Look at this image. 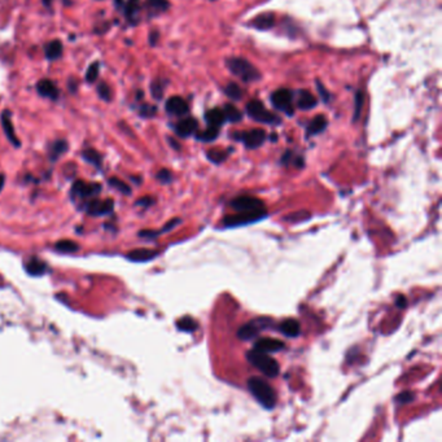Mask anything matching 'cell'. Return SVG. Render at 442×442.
Wrapping results in <instances>:
<instances>
[{"instance_id":"6da1fadb","label":"cell","mask_w":442,"mask_h":442,"mask_svg":"<svg viewBox=\"0 0 442 442\" xmlns=\"http://www.w3.org/2000/svg\"><path fill=\"white\" fill-rule=\"evenodd\" d=\"M247 384L253 397L256 398L262 406L268 410L274 409L277 405V394H275L272 386L266 380L261 379V377H250Z\"/></svg>"},{"instance_id":"7a4b0ae2","label":"cell","mask_w":442,"mask_h":442,"mask_svg":"<svg viewBox=\"0 0 442 442\" xmlns=\"http://www.w3.org/2000/svg\"><path fill=\"white\" fill-rule=\"evenodd\" d=\"M247 359L250 364L258 368L263 375H266L270 379H274L279 375L280 366L274 358H271L267 353L259 352V350L252 349L247 352Z\"/></svg>"},{"instance_id":"3957f363","label":"cell","mask_w":442,"mask_h":442,"mask_svg":"<svg viewBox=\"0 0 442 442\" xmlns=\"http://www.w3.org/2000/svg\"><path fill=\"white\" fill-rule=\"evenodd\" d=\"M227 68L234 75L243 79L244 82H254L259 79V72L257 68H254L248 60L243 58H231L226 61Z\"/></svg>"},{"instance_id":"277c9868","label":"cell","mask_w":442,"mask_h":442,"mask_svg":"<svg viewBox=\"0 0 442 442\" xmlns=\"http://www.w3.org/2000/svg\"><path fill=\"white\" fill-rule=\"evenodd\" d=\"M267 215L265 209H259V210L254 211H239V214H234V215H229L223 219V226L225 227H238V226H247L250 223L258 222L262 218H265Z\"/></svg>"},{"instance_id":"5b68a950","label":"cell","mask_w":442,"mask_h":442,"mask_svg":"<svg viewBox=\"0 0 442 442\" xmlns=\"http://www.w3.org/2000/svg\"><path fill=\"white\" fill-rule=\"evenodd\" d=\"M247 113L252 120L261 122V124L275 125L280 122V118L272 115L271 112H268L259 100H252V101L248 102Z\"/></svg>"},{"instance_id":"8992f818","label":"cell","mask_w":442,"mask_h":442,"mask_svg":"<svg viewBox=\"0 0 442 442\" xmlns=\"http://www.w3.org/2000/svg\"><path fill=\"white\" fill-rule=\"evenodd\" d=\"M293 93L291 90H287V88H280V90L275 91L272 95H271V102L272 105L278 109V111H282L284 113H287L288 116L293 115Z\"/></svg>"},{"instance_id":"52a82bcc","label":"cell","mask_w":442,"mask_h":442,"mask_svg":"<svg viewBox=\"0 0 442 442\" xmlns=\"http://www.w3.org/2000/svg\"><path fill=\"white\" fill-rule=\"evenodd\" d=\"M234 138L239 139L245 144V147L250 148H258L261 147L266 140V133L262 129H253L250 131H244V133L235 134Z\"/></svg>"},{"instance_id":"ba28073f","label":"cell","mask_w":442,"mask_h":442,"mask_svg":"<svg viewBox=\"0 0 442 442\" xmlns=\"http://www.w3.org/2000/svg\"><path fill=\"white\" fill-rule=\"evenodd\" d=\"M231 208L236 211H254L265 209V205L262 200L253 196H239L231 201Z\"/></svg>"},{"instance_id":"9c48e42d","label":"cell","mask_w":442,"mask_h":442,"mask_svg":"<svg viewBox=\"0 0 442 442\" xmlns=\"http://www.w3.org/2000/svg\"><path fill=\"white\" fill-rule=\"evenodd\" d=\"M268 320L270 319L261 318L258 320H253V322L241 325L240 329L238 331V337L241 339V340H252V339H256L259 332H261V329H263L266 327Z\"/></svg>"},{"instance_id":"30bf717a","label":"cell","mask_w":442,"mask_h":442,"mask_svg":"<svg viewBox=\"0 0 442 442\" xmlns=\"http://www.w3.org/2000/svg\"><path fill=\"white\" fill-rule=\"evenodd\" d=\"M101 186L99 183H86V182L77 181L72 187V195L79 199H90L99 195Z\"/></svg>"},{"instance_id":"8fae6325","label":"cell","mask_w":442,"mask_h":442,"mask_svg":"<svg viewBox=\"0 0 442 442\" xmlns=\"http://www.w3.org/2000/svg\"><path fill=\"white\" fill-rule=\"evenodd\" d=\"M115 209V201L112 199L106 200H92L86 206V211L91 215H104L109 214Z\"/></svg>"},{"instance_id":"7c38bea8","label":"cell","mask_w":442,"mask_h":442,"mask_svg":"<svg viewBox=\"0 0 442 442\" xmlns=\"http://www.w3.org/2000/svg\"><path fill=\"white\" fill-rule=\"evenodd\" d=\"M284 343L277 339H271V337H266V339H259L254 343L253 345V349L259 350V352L263 353H277L280 350L284 349Z\"/></svg>"},{"instance_id":"4fadbf2b","label":"cell","mask_w":442,"mask_h":442,"mask_svg":"<svg viewBox=\"0 0 442 442\" xmlns=\"http://www.w3.org/2000/svg\"><path fill=\"white\" fill-rule=\"evenodd\" d=\"M188 111H190L188 104L182 97L173 96L166 101V112H168L169 115L181 117V116H186L188 113Z\"/></svg>"},{"instance_id":"5bb4252c","label":"cell","mask_w":442,"mask_h":442,"mask_svg":"<svg viewBox=\"0 0 442 442\" xmlns=\"http://www.w3.org/2000/svg\"><path fill=\"white\" fill-rule=\"evenodd\" d=\"M0 121H2V126H3L4 133H6V135H7V138H8L9 142L12 143L15 147H20V145H21V142L18 140L17 135H16V133H15V127H13L12 120H11V112L4 111L3 113H2Z\"/></svg>"},{"instance_id":"9a60e30c","label":"cell","mask_w":442,"mask_h":442,"mask_svg":"<svg viewBox=\"0 0 442 442\" xmlns=\"http://www.w3.org/2000/svg\"><path fill=\"white\" fill-rule=\"evenodd\" d=\"M250 26L256 27L258 30H268L275 25V15L271 12L262 13L250 21Z\"/></svg>"},{"instance_id":"2e32d148","label":"cell","mask_w":442,"mask_h":442,"mask_svg":"<svg viewBox=\"0 0 442 442\" xmlns=\"http://www.w3.org/2000/svg\"><path fill=\"white\" fill-rule=\"evenodd\" d=\"M36 91L40 96L49 97V99H58L59 90L56 87V84L49 79H42L36 84Z\"/></svg>"},{"instance_id":"e0dca14e","label":"cell","mask_w":442,"mask_h":442,"mask_svg":"<svg viewBox=\"0 0 442 442\" xmlns=\"http://www.w3.org/2000/svg\"><path fill=\"white\" fill-rule=\"evenodd\" d=\"M158 256V252L153 249H147V248H140V249L131 250L127 254V258L133 262H147L150 259L156 258Z\"/></svg>"},{"instance_id":"ac0fdd59","label":"cell","mask_w":442,"mask_h":442,"mask_svg":"<svg viewBox=\"0 0 442 442\" xmlns=\"http://www.w3.org/2000/svg\"><path fill=\"white\" fill-rule=\"evenodd\" d=\"M197 126H199V124H197V121L195 120V118L192 117H188V118H184V120H182L179 124L177 125V134L179 136H183V138H187V136L192 135L193 133H196V130H197Z\"/></svg>"},{"instance_id":"d6986e66","label":"cell","mask_w":442,"mask_h":442,"mask_svg":"<svg viewBox=\"0 0 442 442\" xmlns=\"http://www.w3.org/2000/svg\"><path fill=\"white\" fill-rule=\"evenodd\" d=\"M279 331L287 337H297L301 334L300 323L296 319H286L280 323Z\"/></svg>"},{"instance_id":"ffe728a7","label":"cell","mask_w":442,"mask_h":442,"mask_svg":"<svg viewBox=\"0 0 442 442\" xmlns=\"http://www.w3.org/2000/svg\"><path fill=\"white\" fill-rule=\"evenodd\" d=\"M316 105V99L309 91L301 90L297 95V106L302 111H309Z\"/></svg>"},{"instance_id":"44dd1931","label":"cell","mask_w":442,"mask_h":442,"mask_svg":"<svg viewBox=\"0 0 442 442\" xmlns=\"http://www.w3.org/2000/svg\"><path fill=\"white\" fill-rule=\"evenodd\" d=\"M44 52L48 60H58L63 56V43L60 40H52L45 45Z\"/></svg>"},{"instance_id":"7402d4cb","label":"cell","mask_w":442,"mask_h":442,"mask_svg":"<svg viewBox=\"0 0 442 442\" xmlns=\"http://www.w3.org/2000/svg\"><path fill=\"white\" fill-rule=\"evenodd\" d=\"M26 271L30 275H33V277H39V275L45 274V271H47V265H45L43 261H40L39 258L33 257V258L26 263Z\"/></svg>"},{"instance_id":"603a6c76","label":"cell","mask_w":442,"mask_h":442,"mask_svg":"<svg viewBox=\"0 0 442 442\" xmlns=\"http://www.w3.org/2000/svg\"><path fill=\"white\" fill-rule=\"evenodd\" d=\"M205 118H206V122L209 124V126L211 127H219L226 121L225 115H223V111L218 108L210 109L209 112H206Z\"/></svg>"},{"instance_id":"cb8c5ba5","label":"cell","mask_w":442,"mask_h":442,"mask_svg":"<svg viewBox=\"0 0 442 442\" xmlns=\"http://www.w3.org/2000/svg\"><path fill=\"white\" fill-rule=\"evenodd\" d=\"M325 127H327V120H325L324 116L319 115L310 122L309 127H307V134L309 135H315V134L324 131Z\"/></svg>"},{"instance_id":"d4e9b609","label":"cell","mask_w":442,"mask_h":442,"mask_svg":"<svg viewBox=\"0 0 442 442\" xmlns=\"http://www.w3.org/2000/svg\"><path fill=\"white\" fill-rule=\"evenodd\" d=\"M54 249L60 253H75L78 252L79 245L75 241L65 239V240H60L54 244Z\"/></svg>"},{"instance_id":"484cf974","label":"cell","mask_w":442,"mask_h":442,"mask_svg":"<svg viewBox=\"0 0 442 442\" xmlns=\"http://www.w3.org/2000/svg\"><path fill=\"white\" fill-rule=\"evenodd\" d=\"M170 4L166 0H147L145 8L152 13H161L169 9Z\"/></svg>"},{"instance_id":"4316f807","label":"cell","mask_w":442,"mask_h":442,"mask_svg":"<svg viewBox=\"0 0 442 442\" xmlns=\"http://www.w3.org/2000/svg\"><path fill=\"white\" fill-rule=\"evenodd\" d=\"M177 327L181 331L191 334V332H195L197 329V322L193 318H191V316H184V318H181L178 320Z\"/></svg>"},{"instance_id":"83f0119b","label":"cell","mask_w":442,"mask_h":442,"mask_svg":"<svg viewBox=\"0 0 442 442\" xmlns=\"http://www.w3.org/2000/svg\"><path fill=\"white\" fill-rule=\"evenodd\" d=\"M82 157H83V159H86L88 163H91V165L96 166V168H100V166H101L102 157H101V154L97 152V150H95V149L83 150Z\"/></svg>"},{"instance_id":"f1b7e54d","label":"cell","mask_w":442,"mask_h":442,"mask_svg":"<svg viewBox=\"0 0 442 442\" xmlns=\"http://www.w3.org/2000/svg\"><path fill=\"white\" fill-rule=\"evenodd\" d=\"M223 115H225L226 120L231 121V122H239V121L243 118L241 112L239 111L236 106L232 105V104H227V105H225V108H223Z\"/></svg>"},{"instance_id":"f546056e","label":"cell","mask_w":442,"mask_h":442,"mask_svg":"<svg viewBox=\"0 0 442 442\" xmlns=\"http://www.w3.org/2000/svg\"><path fill=\"white\" fill-rule=\"evenodd\" d=\"M68 150V143L65 140H58L52 144L51 149H49V157L51 159H58L63 153H65Z\"/></svg>"},{"instance_id":"4dcf8cb0","label":"cell","mask_w":442,"mask_h":442,"mask_svg":"<svg viewBox=\"0 0 442 442\" xmlns=\"http://www.w3.org/2000/svg\"><path fill=\"white\" fill-rule=\"evenodd\" d=\"M163 91H165V82L162 79H157V81L152 82V84H150V92H152V96L154 99H162Z\"/></svg>"},{"instance_id":"1f68e13d","label":"cell","mask_w":442,"mask_h":442,"mask_svg":"<svg viewBox=\"0 0 442 442\" xmlns=\"http://www.w3.org/2000/svg\"><path fill=\"white\" fill-rule=\"evenodd\" d=\"M139 8H140L139 0H127L126 6H125V15L130 20H134L139 13Z\"/></svg>"},{"instance_id":"d6a6232c","label":"cell","mask_w":442,"mask_h":442,"mask_svg":"<svg viewBox=\"0 0 442 442\" xmlns=\"http://www.w3.org/2000/svg\"><path fill=\"white\" fill-rule=\"evenodd\" d=\"M218 136V127L209 126L208 129L202 131V133L197 134V139L201 142H213Z\"/></svg>"},{"instance_id":"836d02e7","label":"cell","mask_w":442,"mask_h":442,"mask_svg":"<svg viewBox=\"0 0 442 442\" xmlns=\"http://www.w3.org/2000/svg\"><path fill=\"white\" fill-rule=\"evenodd\" d=\"M99 72H100L99 61H93L90 67H88L87 72H86V81H87L88 83H93V82L97 79V77H99Z\"/></svg>"},{"instance_id":"e575fe53","label":"cell","mask_w":442,"mask_h":442,"mask_svg":"<svg viewBox=\"0 0 442 442\" xmlns=\"http://www.w3.org/2000/svg\"><path fill=\"white\" fill-rule=\"evenodd\" d=\"M109 184H111L113 188H116L117 191H120L121 193H124V195H130V193H131V188H130L124 181L118 179V178L115 177L111 178V179H109Z\"/></svg>"},{"instance_id":"d590c367","label":"cell","mask_w":442,"mask_h":442,"mask_svg":"<svg viewBox=\"0 0 442 442\" xmlns=\"http://www.w3.org/2000/svg\"><path fill=\"white\" fill-rule=\"evenodd\" d=\"M225 92H226V95H227V96H229L230 99H232V100L241 99V95H243V91H241V88L239 87L238 84H235V83H230L229 86H226Z\"/></svg>"},{"instance_id":"8d00e7d4","label":"cell","mask_w":442,"mask_h":442,"mask_svg":"<svg viewBox=\"0 0 442 442\" xmlns=\"http://www.w3.org/2000/svg\"><path fill=\"white\" fill-rule=\"evenodd\" d=\"M206 156H208V158L214 163H220V162H223L226 158H227V153H226L225 150H220V149L209 150Z\"/></svg>"},{"instance_id":"74e56055","label":"cell","mask_w":442,"mask_h":442,"mask_svg":"<svg viewBox=\"0 0 442 442\" xmlns=\"http://www.w3.org/2000/svg\"><path fill=\"white\" fill-rule=\"evenodd\" d=\"M97 93H99V96L101 97L102 100H105V101H111L112 100V90L111 87H109L106 83H100L99 86H97Z\"/></svg>"},{"instance_id":"f35d334b","label":"cell","mask_w":442,"mask_h":442,"mask_svg":"<svg viewBox=\"0 0 442 442\" xmlns=\"http://www.w3.org/2000/svg\"><path fill=\"white\" fill-rule=\"evenodd\" d=\"M362 105H363V93L361 91L355 93V111H354V121L361 117Z\"/></svg>"},{"instance_id":"ab89813d","label":"cell","mask_w":442,"mask_h":442,"mask_svg":"<svg viewBox=\"0 0 442 442\" xmlns=\"http://www.w3.org/2000/svg\"><path fill=\"white\" fill-rule=\"evenodd\" d=\"M157 179H158V181L161 182V183L168 184V183H170V182H172L173 175H172V173L169 172L168 169H162V170H159V172L157 173Z\"/></svg>"},{"instance_id":"60d3db41","label":"cell","mask_w":442,"mask_h":442,"mask_svg":"<svg viewBox=\"0 0 442 442\" xmlns=\"http://www.w3.org/2000/svg\"><path fill=\"white\" fill-rule=\"evenodd\" d=\"M414 398H415V394L412 393V392H403V393L398 394L397 397H396V401H397L398 403H410L414 401Z\"/></svg>"},{"instance_id":"b9f144b4","label":"cell","mask_w":442,"mask_h":442,"mask_svg":"<svg viewBox=\"0 0 442 442\" xmlns=\"http://www.w3.org/2000/svg\"><path fill=\"white\" fill-rule=\"evenodd\" d=\"M156 112H157L156 106L148 105L147 104V105H143L142 109H140V116H142V117H147V118L154 117Z\"/></svg>"},{"instance_id":"7bdbcfd3","label":"cell","mask_w":442,"mask_h":442,"mask_svg":"<svg viewBox=\"0 0 442 442\" xmlns=\"http://www.w3.org/2000/svg\"><path fill=\"white\" fill-rule=\"evenodd\" d=\"M316 88H318V92H319V95H320V97H322V99L324 100L325 102H327L328 99H329V93H328V91L325 90L324 86H323L320 82H316Z\"/></svg>"},{"instance_id":"ee69618b","label":"cell","mask_w":442,"mask_h":442,"mask_svg":"<svg viewBox=\"0 0 442 442\" xmlns=\"http://www.w3.org/2000/svg\"><path fill=\"white\" fill-rule=\"evenodd\" d=\"M161 234L159 231H152V230H145V231H140L139 232V236L140 238H148V239H152V238H157L158 235Z\"/></svg>"},{"instance_id":"f6af8a7d","label":"cell","mask_w":442,"mask_h":442,"mask_svg":"<svg viewBox=\"0 0 442 442\" xmlns=\"http://www.w3.org/2000/svg\"><path fill=\"white\" fill-rule=\"evenodd\" d=\"M178 223H181V219H179V218H174V219H172V220H170V222L166 223L165 227H163V229L161 230V231H159V232L170 231V230H172V229H174V227H177Z\"/></svg>"},{"instance_id":"bcb514c9","label":"cell","mask_w":442,"mask_h":442,"mask_svg":"<svg viewBox=\"0 0 442 442\" xmlns=\"http://www.w3.org/2000/svg\"><path fill=\"white\" fill-rule=\"evenodd\" d=\"M153 202L154 200L152 197H143V199L136 201V205H139V206H150V205H153Z\"/></svg>"},{"instance_id":"7dc6e473","label":"cell","mask_w":442,"mask_h":442,"mask_svg":"<svg viewBox=\"0 0 442 442\" xmlns=\"http://www.w3.org/2000/svg\"><path fill=\"white\" fill-rule=\"evenodd\" d=\"M396 305H397V307H400V309H405V307L407 306V300L405 296H398L397 301H396Z\"/></svg>"},{"instance_id":"c3c4849f","label":"cell","mask_w":442,"mask_h":442,"mask_svg":"<svg viewBox=\"0 0 442 442\" xmlns=\"http://www.w3.org/2000/svg\"><path fill=\"white\" fill-rule=\"evenodd\" d=\"M301 214H302V213H293V215H291V217L286 218V219H288V220H302V219H306V218L310 217L309 213L305 214V215H302V217H301Z\"/></svg>"},{"instance_id":"681fc988","label":"cell","mask_w":442,"mask_h":442,"mask_svg":"<svg viewBox=\"0 0 442 442\" xmlns=\"http://www.w3.org/2000/svg\"><path fill=\"white\" fill-rule=\"evenodd\" d=\"M157 39H158V33H156V31H153V33H150V35H149V43H150V45H154V44H156Z\"/></svg>"},{"instance_id":"f907efd6","label":"cell","mask_w":442,"mask_h":442,"mask_svg":"<svg viewBox=\"0 0 442 442\" xmlns=\"http://www.w3.org/2000/svg\"><path fill=\"white\" fill-rule=\"evenodd\" d=\"M169 143H170V144H172V147L175 148V149H179V147H181V145L178 144L174 139H172V138H169Z\"/></svg>"},{"instance_id":"816d5d0a","label":"cell","mask_w":442,"mask_h":442,"mask_svg":"<svg viewBox=\"0 0 442 442\" xmlns=\"http://www.w3.org/2000/svg\"><path fill=\"white\" fill-rule=\"evenodd\" d=\"M4 181H6V177H4V175L0 174V191H2V188H3V186H4Z\"/></svg>"},{"instance_id":"f5cc1de1","label":"cell","mask_w":442,"mask_h":442,"mask_svg":"<svg viewBox=\"0 0 442 442\" xmlns=\"http://www.w3.org/2000/svg\"><path fill=\"white\" fill-rule=\"evenodd\" d=\"M43 3H44V4H45V6L48 7V6H49V4H51V0H43Z\"/></svg>"}]
</instances>
